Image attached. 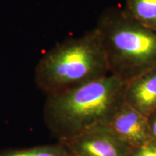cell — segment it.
<instances>
[{"instance_id": "cell-1", "label": "cell", "mask_w": 156, "mask_h": 156, "mask_svg": "<svg viewBox=\"0 0 156 156\" xmlns=\"http://www.w3.org/2000/svg\"><path fill=\"white\" fill-rule=\"evenodd\" d=\"M126 85L114 76L46 95L44 119L58 142L107 124L124 102Z\"/></svg>"}, {"instance_id": "cell-2", "label": "cell", "mask_w": 156, "mask_h": 156, "mask_svg": "<svg viewBox=\"0 0 156 156\" xmlns=\"http://www.w3.org/2000/svg\"><path fill=\"white\" fill-rule=\"evenodd\" d=\"M110 75L96 28L67 39L44 54L35 69V83L46 95Z\"/></svg>"}, {"instance_id": "cell-3", "label": "cell", "mask_w": 156, "mask_h": 156, "mask_svg": "<svg viewBox=\"0 0 156 156\" xmlns=\"http://www.w3.org/2000/svg\"><path fill=\"white\" fill-rule=\"evenodd\" d=\"M98 32L110 75L124 84L156 67V31L137 22L123 9L102 12Z\"/></svg>"}, {"instance_id": "cell-4", "label": "cell", "mask_w": 156, "mask_h": 156, "mask_svg": "<svg viewBox=\"0 0 156 156\" xmlns=\"http://www.w3.org/2000/svg\"><path fill=\"white\" fill-rule=\"evenodd\" d=\"M59 142L71 156H129L133 149L115 135L107 124L93 126Z\"/></svg>"}, {"instance_id": "cell-5", "label": "cell", "mask_w": 156, "mask_h": 156, "mask_svg": "<svg viewBox=\"0 0 156 156\" xmlns=\"http://www.w3.org/2000/svg\"><path fill=\"white\" fill-rule=\"evenodd\" d=\"M115 135L132 148L151 140L147 116L124 102L107 124Z\"/></svg>"}, {"instance_id": "cell-6", "label": "cell", "mask_w": 156, "mask_h": 156, "mask_svg": "<svg viewBox=\"0 0 156 156\" xmlns=\"http://www.w3.org/2000/svg\"><path fill=\"white\" fill-rule=\"evenodd\" d=\"M124 102L148 116L156 110V67L126 84Z\"/></svg>"}, {"instance_id": "cell-7", "label": "cell", "mask_w": 156, "mask_h": 156, "mask_svg": "<svg viewBox=\"0 0 156 156\" xmlns=\"http://www.w3.org/2000/svg\"><path fill=\"white\" fill-rule=\"evenodd\" d=\"M123 9L137 22L156 31V0H126Z\"/></svg>"}, {"instance_id": "cell-8", "label": "cell", "mask_w": 156, "mask_h": 156, "mask_svg": "<svg viewBox=\"0 0 156 156\" xmlns=\"http://www.w3.org/2000/svg\"><path fill=\"white\" fill-rule=\"evenodd\" d=\"M0 156H71L63 144L46 145L0 151Z\"/></svg>"}, {"instance_id": "cell-9", "label": "cell", "mask_w": 156, "mask_h": 156, "mask_svg": "<svg viewBox=\"0 0 156 156\" xmlns=\"http://www.w3.org/2000/svg\"><path fill=\"white\" fill-rule=\"evenodd\" d=\"M129 156H156V142L153 140L133 148Z\"/></svg>"}, {"instance_id": "cell-10", "label": "cell", "mask_w": 156, "mask_h": 156, "mask_svg": "<svg viewBox=\"0 0 156 156\" xmlns=\"http://www.w3.org/2000/svg\"><path fill=\"white\" fill-rule=\"evenodd\" d=\"M151 139L156 142V110L147 116Z\"/></svg>"}]
</instances>
